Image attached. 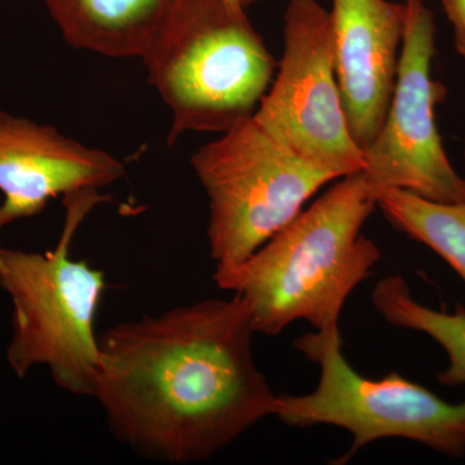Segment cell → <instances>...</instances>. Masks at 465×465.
I'll list each match as a JSON object with an SVG mask.
<instances>
[{
	"label": "cell",
	"instance_id": "1",
	"mask_svg": "<svg viewBox=\"0 0 465 465\" xmlns=\"http://www.w3.org/2000/svg\"><path fill=\"white\" fill-rule=\"evenodd\" d=\"M255 333L238 293L114 324L99 336L92 399L139 457L208 460L274 415L278 394L253 358Z\"/></svg>",
	"mask_w": 465,
	"mask_h": 465
},
{
	"label": "cell",
	"instance_id": "2",
	"mask_svg": "<svg viewBox=\"0 0 465 465\" xmlns=\"http://www.w3.org/2000/svg\"><path fill=\"white\" fill-rule=\"evenodd\" d=\"M376 207L363 171L342 176L249 258L216 266L213 281L246 300L256 333L277 336L299 320L335 329L349 296L381 259L362 234Z\"/></svg>",
	"mask_w": 465,
	"mask_h": 465
},
{
	"label": "cell",
	"instance_id": "3",
	"mask_svg": "<svg viewBox=\"0 0 465 465\" xmlns=\"http://www.w3.org/2000/svg\"><path fill=\"white\" fill-rule=\"evenodd\" d=\"M142 60L173 116L170 145L186 133L224 134L249 121L277 69L232 0H180Z\"/></svg>",
	"mask_w": 465,
	"mask_h": 465
},
{
	"label": "cell",
	"instance_id": "4",
	"mask_svg": "<svg viewBox=\"0 0 465 465\" xmlns=\"http://www.w3.org/2000/svg\"><path fill=\"white\" fill-rule=\"evenodd\" d=\"M106 198L99 189L65 195V224L52 251L0 246V289L12 302L9 367L20 379L34 367H47L58 388L91 399L100 362L94 323L105 274L73 259L70 249L85 217Z\"/></svg>",
	"mask_w": 465,
	"mask_h": 465
},
{
	"label": "cell",
	"instance_id": "5",
	"mask_svg": "<svg viewBox=\"0 0 465 465\" xmlns=\"http://www.w3.org/2000/svg\"><path fill=\"white\" fill-rule=\"evenodd\" d=\"M293 347L320 369L308 394H278L274 416L290 427L332 425L347 430L353 443L332 464L342 465L369 443L403 439L446 457L465 455V401L452 405L433 391L391 372L384 378L360 375L342 353L339 327L304 333Z\"/></svg>",
	"mask_w": 465,
	"mask_h": 465
},
{
	"label": "cell",
	"instance_id": "6",
	"mask_svg": "<svg viewBox=\"0 0 465 465\" xmlns=\"http://www.w3.org/2000/svg\"><path fill=\"white\" fill-rule=\"evenodd\" d=\"M192 166L210 206L216 266L240 264L336 179L283 145L252 118L201 146Z\"/></svg>",
	"mask_w": 465,
	"mask_h": 465
},
{
	"label": "cell",
	"instance_id": "7",
	"mask_svg": "<svg viewBox=\"0 0 465 465\" xmlns=\"http://www.w3.org/2000/svg\"><path fill=\"white\" fill-rule=\"evenodd\" d=\"M283 38L282 58L253 119L336 179L365 170L336 79L330 12L316 0H290Z\"/></svg>",
	"mask_w": 465,
	"mask_h": 465
},
{
	"label": "cell",
	"instance_id": "8",
	"mask_svg": "<svg viewBox=\"0 0 465 465\" xmlns=\"http://www.w3.org/2000/svg\"><path fill=\"white\" fill-rule=\"evenodd\" d=\"M396 85L381 130L363 150L376 194L403 189L425 200L465 202V179L450 163L436 122L445 85L432 78L436 23L423 0H406Z\"/></svg>",
	"mask_w": 465,
	"mask_h": 465
},
{
	"label": "cell",
	"instance_id": "9",
	"mask_svg": "<svg viewBox=\"0 0 465 465\" xmlns=\"http://www.w3.org/2000/svg\"><path fill=\"white\" fill-rule=\"evenodd\" d=\"M124 174L114 155L0 110V231L39 215L58 195L105 188Z\"/></svg>",
	"mask_w": 465,
	"mask_h": 465
},
{
	"label": "cell",
	"instance_id": "10",
	"mask_svg": "<svg viewBox=\"0 0 465 465\" xmlns=\"http://www.w3.org/2000/svg\"><path fill=\"white\" fill-rule=\"evenodd\" d=\"M333 61L351 137L369 148L390 108L406 24L405 3L332 0Z\"/></svg>",
	"mask_w": 465,
	"mask_h": 465
},
{
	"label": "cell",
	"instance_id": "11",
	"mask_svg": "<svg viewBox=\"0 0 465 465\" xmlns=\"http://www.w3.org/2000/svg\"><path fill=\"white\" fill-rule=\"evenodd\" d=\"M180 0H45L67 45L112 58L143 57Z\"/></svg>",
	"mask_w": 465,
	"mask_h": 465
},
{
	"label": "cell",
	"instance_id": "12",
	"mask_svg": "<svg viewBox=\"0 0 465 465\" xmlns=\"http://www.w3.org/2000/svg\"><path fill=\"white\" fill-rule=\"evenodd\" d=\"M372 305L388 323L427 333L449 356V367L437 379L445 387L465 385V309L458 304L452 313L434 311L412 298L405 278L391 274L376 283Z\"/></svg>",
	"mask_w": 465,
	"mask_h": 465
},
{
	"label": "cell",
	"instance_id": "13",
	"mask_svg": "<svg viewBox=\"0 0 465 465\" xmlns=\"http://www.w3.org/2000/svg\"><path fill=\"white\" fill-rule=\"evenodd\" d=\"M376 203L394 228L433 250L465 283V202L442 203L388 188Z\"/></svg>",
	"mask_w": 465,
	"mask_h": 465
},
{
	"label": "cell",
	"instance_id": "14",
	"mask_svg": "<svg viewBox=\"0 0 465 465\" xmlns=\"http://www.w3.org/2000/svg\"><path fill=\"white\" fill-rule=\"evenodd\" d=\"M442 5L454 29L455 48L465 57V0H442Z\"/></svg>",
	"mask_w": 465,
	"mask_h": 465
},
{
	"label": "cell",
	"instance_id": "15",
	"mask_svg": "<svg viewBox=\"0 0 465 465\" xmlns=\"http://www.w3.org/2000/svg\"><path fill=\"white\" fill-rule=\"evenodd\" d=\"M240 5L244 9L251 7V5H258V3L265 2V0H238Z\"/></svg>",
	"mask_w": 465,
	"mask_h": 465
},
{
	"label": "cell",
	"instance_id": "16",
	"mask_svg": "<svg viewBox=\"0 0 465 465\" xmlns=\"http://www.w3.org/2000/svg\"><path fill=\"white\" fill-rule=\"evenodd\" d=\"M232 2L237 3V5H240V2H238V0H232Z\"/></svg>",
	"mask_w": 465,
	"mask_h": 465
}]
</instances>
